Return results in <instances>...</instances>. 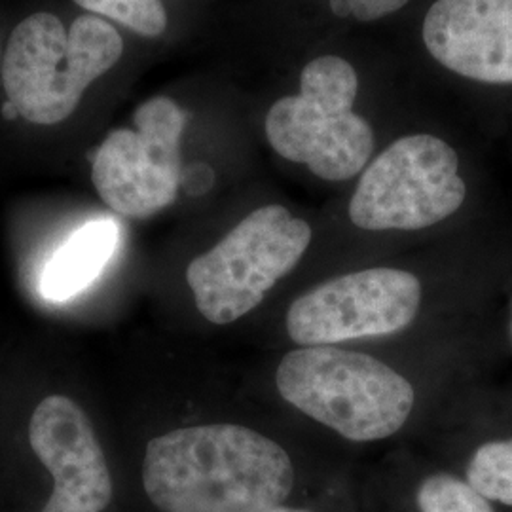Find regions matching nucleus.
I'll return each mask as SVG.
<instances>
[{
  "label": "nucleus",
  "instance_id": "obj_4",
  "mask_svg": "<svg viewBox=\"0 0 512 512\" xmlns=\"http://www.w3.org/2000/svg\"><path fill=\"white\" fill-rule=\"evenodd\" d=\"M359 74L348 59L321 55L300 74V92L275 101L266 114V139L275 152L306 165L323 181H349L374 152V129L355 112Z\"/></svg>",
  "mask_w": 512,
  "mask_h": 512
},
{
  "label": "nucleus",
  "instance_id": "obj_14",
  "mask_svg": "<svg viewBox=\"0 0 512 512\" xmlns=\"http://www.w3.org/2000/svg\"><path fill=\"white\" fill-rule=\"evenodd\" d=\"M420 512H494L486 497L456 476L433 475L418 490Z\"/></svg>",
  "mask_w": 512,
  "mask_h": 512
},
{
  "label": "nucleus",
  "instance_id": "obj_7",
  "mask_svg": "<svg viewBox=\"0 0 512 512\" xmlns=\"http://www.w3.org/2000/svg\"><path fill=\"white\" fill-rule=\"evenodd\" d=\"M135 129L110 131L93 154L92 183L110 211L143 220L179 196L184 110L156 95L133 112Z\"/></svg>",
  "mask_w": 512,
  "mask_h": 512
},
{
  "label": "nucleus",
  "instance_id": "obj_2",
  "mask_svg": "<svg viewBox=\"0 0 512 512\" xmlns=\"http://www.w3.org/2000/svg\"><path fill=\"white\" fill-rule=\"evenodd\" d=\"M122 54L124 38L107 19L84 14L67 29L55 14H33L14 29L0 61L6 101L31 124H61Z\"/></svg>",
  "mask_w": 512,
  "mask_h": 512
},
{
  "label": "nucleus",
  "instance_id": "obj_6",
  "mask_svg": "<svg viewBox=\"0 0 512 512\" xmlns=\"http://www.w3.org/2000/svg\"><path fill=\"white\" fill-rule=\"evenodd\" d=\"M467 198L454 147L431 133L399 137L361 173L349 219L370 232L423 230L456 215Z\"/></svg>",
  "mask_w": 512,
  "mask_h": 512
},
{
  "label": "nucleus",
  "instance_id": "obj_5",
  "mask_svg": "<svg viewBox=\"0 0 512 512\" xmlns=\"http://www.w3.org/2000/svg\"><path fill=\"white\" fill-rule=\"evenodd\" d=\"M313 230L283 205L249 213L186 268L196 308L213 325L236 323L291 274L310 247Z\"/></svg>",
  "mask_w": 512,
  "mask_h": 512
},
{
  "label": "nucleus",
  "instance_id": "obj_12",
  "mask_svg": "<svg viewBox=\"0 0 512 512\" xmlns=\"http://www.w3.org/2000/svg\"><path fill=\"white\" fill-rule=\"evenodd\" d=\"M467 484L488 501L512 507V439L482 444L469 461Z\"/></svg>",
  "mask_w": 512,
  "mask_h": 512
},
{
  "label": "nucleus",
  "instance_id": "obj_3",
  "mask_svg": "<svg viewBox=\"0 0 512 512\" xmlns=\"http://www.w3.org/2000/svg\"><path fill=\"white\" fill-rule=\"evenodd\" d=\"M275 385L283 401L353 442L395 435L416 403L414 387L395 368L336 346L289 351Z\"/></svg>",
  "mask_w": 512,
  "mask_h": 512
},
{
  "label": "nucleus",
  "instance_id": "obj_1",
  "mask_svg": "<svg viewBox=\"0 0 512 512\" xmlns=\"http://www.w3.org/2000/svg\"><path fill=\"white\" fill-rule=\"evenodd\" d=\"M143 488L160 512H264L293 494V459L238 423L179 427L147 444Z\"/></svg>",
  "mask_w": 512,
  "mask_h": 512
},
{
  "label": "nucleus",
  "instance_id": "obj_13",
  "mask_svg": "<svg viewBox=\"0 0 512 512\" xmlns=\"http://www.w3.org/2000/svg\"><path fill=\"white\" fill-rule=\"evenodd\" d=\"M93 16L116 21L137 35L160 37L167 29V12L162 0H73Z\"/></svg>",
  "mask_w": 512,
  "mask_h": 512
},
{
  "label": "nucleus",
  "instance_id": "obj_17",
  "mask_svg": "<svg viewBox=\"0 0 512 512\" xmlns=\"http://www.w3.org/2000/svg\"><path fill=\"white\" fill-rule=\"evenodd\" d=\"M264 512H310V511H302V509H291V507H285V505H279V507H274V509H270V511Z\"/></svg>",
  "mask_w": 512,
  "mask_h": 512
},
{
  "label": "nucleus",
  "instance_id": "obj_18",
  "mask_svg": "<svg viewBox=\"0 0 512 512\" xmlns=\"http://www.w3.org/2000/svg\"><path fill=\"white\" fill-rule=\"evenodd\" d=\"M512 311V308H511ZM511 338H512V313H511Z\"/></svg>",
  "mask_w": 512,
  "mask_h": 512
},
{
  "label": "nucleus",
  "instance_id": "obj_16",
  "mask_svg": "<svg viewBox=\"0 0 512 512\" xmlns=\"http://www.w3.org/2000/svg\"><path fill=\"white\" fill-rule=\"evenodd\" d=\"M2 114H4L8 120L19 118L18 110H16V107H14L10 101H6V103L2 105Z\"/></svg>",
  "mask_w": 512,
  "mask_h": 512
},
{
  "label": "nucleus",
  "instance_id": "obj_9",
  "mask_svg": "<svg viewBox=\"0 0 512 512\" xmlns=\"http://www.w3.org/2000/svg\"><path fill=\"white\" fill-rule=\"evenodd\" d=\"M29 444L54 478L40 512H105L114 497L109 463L88 412L67 395L40 401L29 421Z\"/></svg>",
  "mask_w": 512,
  "mask_h": 512
},
{
  "label": "nucleus",
  "instance_id": "obj_8",
  "mask_svg": "<svg viewBox=\"0 0 512 512\" xmlns=\"http://www.w3.org/2000/svg\"><path fill=\"white\" fill-rule=\"evenodd\" d=\"M420 279L397 268L338 275L298 296L287 311V332L300 348L336 346L406 329L418 315Z\"/></svg>",
  "mask_w": 512,
  "mask_h": 512
},
{
  "label": "nucleus",
  "instance_id": "obj_19",
  "mask_svg": "<svg viewBox=\"0 0 512 512\" xmlns=\"http://www.w3.org/2000/svg\"><path fill=\"white\" fill-rule=\"evenodd\" d=\"M0 61H2V55H0Z\"/></svg>",
  "mask_w": 512,
  "mask_h": 512
},
{
  "label": "nucleus",
  "instance_id": "obj_11",
  "mask_svg": "<svg viewBox=\"0 0 512 512\" xmlns=\"http://www.w3.org/2000/svg\"><path fill=\"white\" fill-rule=\"evenodd\" d=\"M116 245V222L92 220L80 226L46 262L40 275V293L54 302H65L82 293L109 264Z\"/></svg>",
  "mask_w": 512,
  "mask_h": 512
},
{
  "label": "nucleus",
  "instance_id": "obj_10",
  "mask_svg": "<svg viewBox=\"0 0 512 512\" xmlns=\"http://www.w3.org/2000/svg\"><path fill=\"white\" fill-rule=\"evenodd\" d=\"M429 55L478 84H512V0H435L421 23Z\"/></svg>",
  "mask_w": 512,
  "mask_h": 512
},
{
  "label": "nucleus",
  "instance_id": "obj_15",
  "mask_svg": "<svg viewBox=\"0 0 512 512\" xmlns=\"http://www.w3.org/2000/svg\"><path fill=\"white\" fill-rule=\"evenodd\" d=\"M408 2L410 0H329V6L336 18L370 23L397 14Z\"/></svg>",
  "mask_w": 512,
  "mask_h": 512
}]
</instances>
